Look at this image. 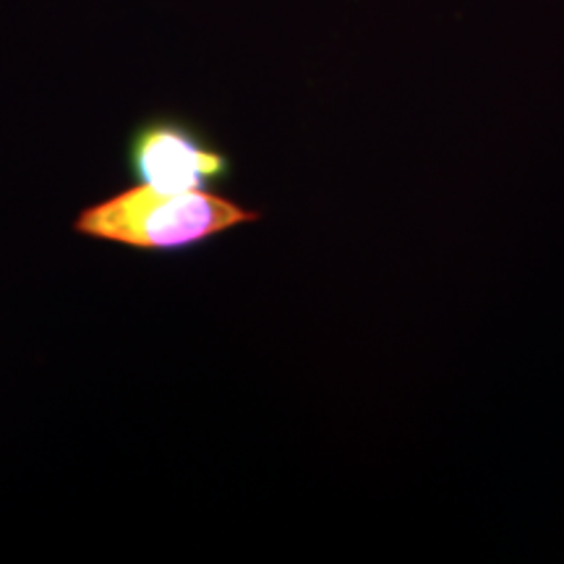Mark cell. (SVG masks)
I'll use <instances>...</instances> for the list:
<instances>
[{
    "instance_id": "cell-2",
    "label": "cell",
    "mask_w": 564,
    "mask_h": 564,
    "mask_svg": "<svg viewBox=\"0 0 564 564\" xmlns=\"http://www.w3.org/2000/svg\"><path fill=\"white\" fill-rule=\"evenodd\" d=\"M129 167L141 186L162 194L209 192L232 173L228 154L175 116H152L131 131Z\"/></svg>"
},
{
    "instance_id": "cell-1",
    "label": "cell",
    "mask_w": 564,
    "mask_h": 564,
    "mask_svg": "<svg viewBox=\"0 0 564 564\" xmlns=\"http://www.w3.org/2000/svg\"><path fill=\"white\" fill-rule=\"evenodd\" d=\"M262 215L212 192L162 194L150 186L91 204L76 217L74 230L100 241L147 251H186Z\"/></svg>"
}]
</instances>
